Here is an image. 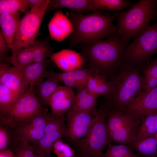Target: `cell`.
I'll list each match as a JSON object with an SVG mask.
<instances>
[{
    "mask_svg": "<svg viewBox=\"0 0 157 157\" xmlns=\"http://www.w3.org/2000/svg\"><path fill=\"white\" fill-rule=\"evenodd\" d=\"M30 85L27 90L6 113L0 115V124L14 129L27 122L47 109L41 105Z\"/></svg>",
    "mask_w": 157,
    "mask_h": 157,
    "instance_id": "obj_5",
    "label": "cell"
},
{
    "mask_svg": "<svg viewBox=\"0 0 157 157\" xmlns=\"http://www.w3.org/2000/svg\"><path fill=\"white\" fill-rule=\"evenodd\" d=\"M65 15L73 26L69 38V48L78 44L92 45L116 33L115 16L104 15L100 12L85 14L70 10Z\"/></svg>",
    "mask_w": 157,
    "mask_h": 157,
    "instance_id": "obj_2",
    "label": "cell"
},
{
    "mask_svg": "<svg viewBox=\"0 0 157 157\" xmlns=\"http://www.w3.org/2000/svg\"><path fill=\"white\" fill-rule=\"evenodd\" d=\"M49 57L50 60L63 72L79 69L83 68L85 65L81 53L70 49H63L52 53Z\"/></svg>",
    "mask_w": 157,
    "mask_h": 157,
    "instance_id": "obj_15",
    "label": "cell"
},
{
    "mask_svg": "<svg viewBox=\"0 0 157 157\" xmlns=\"http://www.w3.org/2000/svg\"><path fill=\"white\" fill-rule=\"evenodd\" d=\"M157 14V0H140L126 11L114 14L117 33L126 43L134 40L150 26Z\"/></svg>",
    "mask_w": 157,
    "mask_h": 157,
    "instance_id": "obj_4",
    "label": "cell"
},
{
    "mask_svg": "<svg viewBox=\"0 0 157 157\" xmlns=\"http://www.w3.org/2000/svg\"><path fill=\"white\" fill-rule=\"evenodd\" d=\"M133 40L125 50L124 61L140 67L144 62L157 53V22Z\"/></svg>",
    "mask_w": 157,
    "mask_h": 157,
    "instance_id": "obj_9",
    "label": "cell"
},
{
    "mask_svg": "<svg viewBox=\"0 0 157 157\" xmlns=\"http://www.w3.org/2000/svg\"><path fill=\"white\" fill-rule=\"evenodd\" d=\"M19 141L13 129L0 124V151L8 149L13 152Z\"/></svg>",
    "mask_w": 157,
    "mask_h": 157,
    "instance_id": "obj_28",
    "label": "cell"
},
{
    "mask_svg": "<svg viewBox=\"0 0 157 157\" xmlns=\"http://www.w3.org/2000/svg\"><path fill=\"white\" fill-rule=\"evenodd\" d=\"M124 110L141 121L146 115L157 110V87L141 93L131 101Z\"/></svg>",
    "mask_w": 157,
    "mask_h": 157,
    "instance_id": "obj_13",
    "label": "cell"
},
{
    "mask_svg": "<svg viewBox=\"0 0 157 157\" xmlns=\"http://www.w3.org/2000/svg\"><path fill=\"white\" fill-rule=\"evenodd\" d=\"M144 74V78H157V62L156 59L147 65Z\"/></svg>",
    "mask_w": 157,
    "mask_h": 157,
    "instance_id": "obj_36",
    "label": "cell"
},
{
    "mask_svg": "<svg viewBox=\"0 0 157 157\" xmlns=\"http://www.w3.org/2000/svg\"><path fill=\"white\" fill-rule=\"evenodd\" d=\"M76 95L72 88L60 85L48 102L51 113L58 117L66 114L74 105Z\"/></svg>",
    "mask_w": 157,
    "mask_h": 157,
    "instance_id": "obj_14",
    "label": "cell"
},
{
    "mask_svg": "<svg viewBox=\"0 0 157 157\" xmlns=\"http://www.w3.org/2000/svg\"><path fill=\"white\" fill-rule=\"evenodd\" d=\"M20 13L4 12L0 14V31L6 41L11 51L14 47Z\"/></svg>",
    "mask_w": 157,
    "mask_h": 157,
    "instance_id": "obj_21",
    "label": "cell"
},
{
    "mask_svg": "<svg viewBox=\"0 0 157 157\" xmlns=\"http://www.w3.org/2000/svg\"><path fill=\"white\" fill-rule=\"evenodd\" d=\"M21 96L0 83V115L9 110Z\"/></svg>",
    "mask_w": 157,
    "mask_h": 157,
    "instance_id": "obj_30",
    "label": "cell"
},
{
    "mask_svg": "<svg viewBox=\"0 0 157 157\" xmlns=\"http://www.w3.org/2000/svg\"><path fill=\"white\" fill-rule=\"evenodd\" d=\"M35 157H46L44 156L39 154H35Z\"/></svg>",
    "mask_w": 157,
    "mask_h": 157,
    "instance_id": "obj_40",
    "label": "cell"
},
{
    "mask_svg": "<svg viewBox=\"0 0 157 157\" xmlns=\"http://www.w3.org/2000/svg\"><path fill=\"white\" fill-rule=\"evenodd\" d=\"M30 142L19 141L13 151L19 154L22 157H35V150Z\"/></svg>",
    "mask_w": 157,
    "mask_h": 157,
    "instance_id": "obj_35",
    "label": "cell"
},
{
    "mask_svg": "<svg viewBox=\"0 0 157 157\" xmlns=\"http://www.w3.org/2000/svg\"><path fill=\"white\" fill-rule=\"evenodd\" d=\"M157 132V110L145 115L139 126L136 138L141 140L154 136Z\"/></svg>",
    "mask_w": 157,
    "mask_h": 157,
    "instance_id": "obj_26",
    "label": "cell"
},
{
    "mask_svg": "<svg viewBox=\"0 0 157 157\" xmlns=\"http://www.w3.org/2000/svg\"><path fill=\"white\" fill-rule=\"evenodd\" d=\"M63 8H68L79 13L98 12L92 0H50L46 13Z\"/></svg>",
    "mask_w": 157,
    "mask_h": 157,
    "instance_id": "obj_20",
    "label": "cell"
},
{
    "mask_svg": "<svg viewBox=\"0 0 157 157\" xmlns=\"http://www.w3.org/2000/svg\"><path fill=\"white\" fill-rule=\"evenodd\" d=\"M49 35L44 39L35 40L32 45L33 51V63H41L47 59L54 50L50 44Z\"/></svg>",
    "mask_w": 157,
    "mask_h": 157,
    "instance_id": "obj_27",
    "label": "cell"
},
{
    "mask_svg": "<svg viewBox=\"0 0 157 157\" xmlns=\"http://www.w3.org/2000/svg\"><path fill=\"white\" fill-rule=\"evenodd\" d=\"M49 0L44 1L26 12L19 22L11 56L32 46L35 40Z\"/></svg>",
    "mask_w": 157,
    "mask_h": 157,
    "instance_id": "obj_7",
    "label": "cell"
},
{
    "mask_svg": "<svg viewBox=\"0 0 157 157\" xmlns=\"http://www.w3.org/2000/svg\"><path fill=\"white\" fill-rule=\"evenodd\" d=\"M97 11H119L132 5L128 0H92Z\"/></svg>",
    "mask_w": 157,
    "mask_h": 157,
    "instance_id": "obj_31",
    "label": "cell"
},
{
    "mask_svg": "<svg viewBox=\"0 0 157 157\" xmlns=\"http://www.w3.org/2000/svg\"><path fill=\"white\" fill-rule=\"evenodd\" d=\"M53 115L46 109L30 120L13 129L19 141L31 142L40 140L43 136L47 124Z\"/></svg>",
    "mask_w": 157,
    "mask_h": 157,
    "instance_id": "obj_12",
    "label": "cell"
},
{
    "mask_svg": "<svg viewBox=\"0 0 157 157\" xmlns=\"http://www.w3.org/2000/svg\"><path fill=\"white\" fill-rule=\"evenodd\" d=\"M46 73L65 85L77 89L85 87L89 78L94 74L88 68H83L66 72H56L47 71Z\"/></svg>",
    "mask_w": 157,
    "mask_h": 157,
    "instance_id": "obj_16",
    "label": "cell"
},
{
    "mask_svg": "<svg viewBox=\"0 0 157 157\" xmlns=\"http://www.w3.org/2000/svg\"><path fill=\"white\" fill-rule=\"evenodd\" d=\"M106 114L104 106L97 109L88 133L77 146L83 157H101L103 151L110 142L106 124Z\"/></svg>",
    "mask_w": 157,
    "mask_h": 157,
    "instance_id": "obj_6",
    "label": "cell"
},
{
    "mask_svg": "<svg viewBox=\"0 0 157 157\" xmlns=\"http://www.w3.org/2000/svg\"><path fill=\"white\" fill-rule=\"evenodd\" d=\"M28 8V0H0V14L4 12L26 13Z\"/></svg>",
    "mask_w": 157,
    "mask_h": 157,
    "instance_id": "obj_33",
    "label": "cell"
},
{
    "mask_svg": "<svg viewBox=\"0 0 157 157\" xmlns=\"http://www.w3.org/2000/svg\"><path fill=\"white\" fill-rule=\"evenodd\" d=\"M46 72V78L34 87L35 94L42 106L48 105L49 99L60 86L58 81L55 78L47 75Z\"/></svg>",
    "mask_w": 157,
    "mask_h": 157,
    "instance_id": "obj_23",
    "label": "cell"
},
{
    "mask_svg": "<svg viewBox=\"0 0 157 157\" xmlns=\"http://www.w3.org/2000/svg\"><path fill=\"white\" fill-rule=\"evenodd\" d=\"M155 136L157 140V132L156 133V134H155Z\"/></svg>",
    "mask_w": 157,
    "mask_h": 157,
    "instance_id": "obj_43",
    "label": "cell"
},
{
    "mask_svg": "<svg viewBox=\"0 0 157 157\" xmlns=\"http://www.w3.org/2000/svg\"><path fill=\"white\" fill-rule=\"evenodd\" d=\"M106 108V124L110 142L127 144L136 138L141 120L125 110Z\"/></svg>",
    "mask_w": 157,
    "mask_h": 157,
    "instance_id": "obj_8",
    "label": "cell"
},
{
    "mask_svg": "<svg viewBox=\"0 0 157 157\" xmlns=\"http://www.w3.org/2000/svg\"><path fill=\"white\" fill-rule=\"evenodd\" d=\"M14 152L12 151L5 149L0 151V157H13Z\"/></svg>",
    "mask_w": 157,
    "mask_h": 157,
    "instance_id": "obj_39",
    "label": "cell"
},
{
    "mask_svg": "<svg viewBox=\"0 0 157 157\" xmlns=\"http://www.w3.org/2000/svg\"><path fill=\"white\" fill-rule=\"evenodd\" d=\"M77 89L74 103L70 111H83L95 114L97 110L98 97L85 87Z\"/></svg>",
    "mask_w": 157,
    "mask_h": 157,
    "instance_id": "obj_22",
    "label": "cell"
},
{
    "mask_svg": "<svg viewBox=\"0 0 157 157\" xmlns=\"http://www.w3.org/2000/svg\"><path fill=\"white\" fill-rule=\"evenodd\" d=\"M85 88L98 97L101 96L106 97L111 92L112 85L104 76L93 74L89 78Z\"/></svg>",
    "mask_w": 157,
    "mask_h": 157,
    "instance_id": "obj_25",
    "label": "cell"
},
{
    "mask_svg": "<svg viewBox=\"0 0 157 157\" xmlns=\"http://www.w3.org/2000/svg\"><path fill=\"white\" fill-rule=\"evenodd\" d=\"M66 130L64 115L58 117L53 114L47 124L42 138L31 142L35 152L46 157H51L54 145L58 141L65 138Z\"/></svg>",
    "mask_w": 157,
    "mask_h": 157,
    "instance_id": "obj_10",
    "label": "cell"
},
{
    "mask_svg": "<svg viewBox=\"0 0 157 157\" xmlns=\"http://www.w3.org/2000/svg\"><path fill=\"white\" fill-rule=\"evenodd\" d=\"M140 67L123 61L110 82L112 89L107 97L105 106L107 108L124 110L135 98L144 91V77Z\"/></svg>",
    "mask_w": 157,
    "mask_h": 157,
    "instance_id": "obj_3",
    "label": "cell"
},
{
    "mask_svg": "<svg viewBox=\"0 0 157 157\" xmlns=\"http://www.w3.org/2000/svg\"><path fill=\"white\" fill-rule=\"evenodd\" d=\"M149 157H157V155H153L151 156H150Z\"/></svg>",
    "mask_w": 157,
    "mask_h": 157,
    "instance_id": "obj_42",
    "label": "cell"
},
{
    "mask_svg": "<svg viewBox=\"0 0 157 157\" xmlns=\"http://www.w3.org/2000/svg\"><path fill=\"white\" fill-rule=\"evenodd\" d=\"M156 61H157V58L156 59Z\"/></svg>",
    "mask_w": 157,
    "mask_h": 157,
    "instance_id": "obj_45",
    "label": "cell"
},
{
    "mask_svg": "<svg viewBox=\"0 0 157 157\" xmlns=\"http://www.w3.org/2000/svg\"><path fill=\"white\" fill-rule=\"evenodd\" d=\"M14 156L13 157H22L19 154H17V153H14Z\"/></svg>",
    "mask_w": 157,
    "mask_h": 157,
    "instance_id": "obj_41",
    "label": "cell"
},
{
    "mask_svg": "<svg viewBox=\"0 0 157 157\" xmlns=\"http://www.w3.org/2000/svg\"><path fill=\"white\" fill-rule=\"evenodd\" d=\"M53 151L58 157H76L74 150L62 139L58 140L55 144Z\"/></svg>",
    "mask_w": 157,
    "mask_h": 157,
    "instance_id": "obj_34",
    "label": "cell"
},
{
    "mask_svg": "<svg viewBox=\"0 0 157 157\" xmlns=\"http://www.w3.org/2000/svg\"><path fill=\"white\" fill-rule=\"evenodd\" d=\"M48 27L51 39L59 42L71 35L73 30L71 22L61 9L55 12Z\"/></svg>",
    "mask_w": 157,
    "mask_h": 157,
    "instance_id": "obj_17",
    "label": "cell"
},
{
    "mask_svg": "<svg viewBox=\"0 0 157 157\" xmlns=\"http://www.w3.org/2000/svg\"><path fill=\"white\" fill-rule=\"evenodd\" d=\"M10 50L7 43L2 33L0 31V63H1L8 56Z\"/></svg>",
    "mask_w": 157,
    "mask_h": 157,
    "instance_id": "obj_37",
    "label": "cell"
},
{
    "mask_svg": "<svg viewBox=\"0 0 157 157\" xmlns=\"http://www.w3.org/2000/svg\"><path fill=\"white\" fill-rule=\"evenodd\" d=\"M126 145L138 157H149L157 155V140L155 136L141 140L135 138Z\"/></svg>",
    "mask_w": 157,
    "mask_h": 157,
    "instance_id": "obj_24",
    "label": "cell"
},
{
    "mask_svg": "<svg viewBox=\"0 0 157 157\" xmlns=\"http://www.w3.org/2000/svg\"><path fill=\"white\" fill-rule=\"evenodd\" d=\"M101 157H138L127 145H114L110 142Z\"/></svg>",
    "mask_w": 157,
    "mask_h": 157,
    "instance_id": "obj_32",
    "label": "cell"
},
{
    "mask_svg": "<svg viewBox=\"0 0 157 157\" xmlns=\"http://www.w3.org/2000/svg\"><path fill=\"white\" fill-rule=\"evenodd\" d=\"M51 61L46 59L41 63H33L26 66L23 72L22 94L30 85L34 86L46 78V69Z\"/></svg>",
    "mask_w": 157,
    "mask_h": 157,
    "instance_id": "obj_19",
    "label": "cell"
},
{
    "mask_svg": "<svg viewBox=\"0 0 157 157\" xmlns=\"http://www.w3.org/2000/svg\"><path fill=\"white\" fill-rule=\"evenodd\" d=\"M76 157H83L81 154L80 155L77 156Z\"/></svg>",
    "mask_w": 157,
    "mask_h": 157,
    "instance_id": "obj_44",
    "label": "cell"
},
{
    "mask_svg": "<svg viewBox=\"0 0 157 157\" xmlns=\"http://www.w3.org/2000/svg\"><path fill=\"white\" fill-rule=\"evenodd\" d=\"M32 46L24 48L14 56H8L4 61L12 64L14 66L25 67L33 63Z\"/></svg>",
    "mask_w": 157,
    "mask_h": 157,
    "instance_id": "obj_29",
    "label": "cell"
},
{
    "mask_svg": "<svg viewBox=\"0 0 157 157\" xmlns=\"http://www.w3.org/2000/svg\"><path fill=\"white\" fill-rule=\"evenodd\" d=\"M95 115L83 111L69 112L66 114L65 138L78 146L88 133L94 122Z\"/></svg>",
    "mask_w": 157,
    "mask_h": 157,
    "instance_id": "obj_11",
    "label": "cell"
},
{
    "mask_svg": "<svg viewBox=\"0 0 157 157\" xmlns=\"http://www.w3.org/2000/svg\"><path fill=\"white\" fill-rule=\"evenodd\" d=\"M128 44L116 32L94 44L81 45L79 48L88 68L110 81L124 61V51Z\"/></svg>",
    "mask_w": 157,
    "mask_h": 157,
    "instance_id": "obj_1",
    "label": "cell"
},
{
    "mask_svg": "<svg viewBox=\"0 0 157 157\" xmlns=\"http://www.w3.org/2000/svg\"><path fill=\"white\" fill-rule=\"evenodd\" d=\"M44 0H28V6L30 9L34 8L42 3Z\"/></svg>",
    "mask_w": 157,
    "mask_h": 157,
    "instance_id": "obj_38",
    "label": "cell"
},
{
    "mask_svg": "<svg viewBox=\"0 0 157 157\" xmlns=\"http://www.w3.org/2000/svg\"><path fill=\"white\" fill-rule=\"evenodd\" d=\"M24 68L11 67L3 62L0 63V83L21 96Z\"/></svg>",
    "mask_w": 157,
    "mask_h": 157,
    "instance_id": "obj_18",
    "label": "cell"
}]
</instances>
